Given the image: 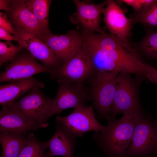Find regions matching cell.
<instances>
[{
	"mask_svg": "<svg viewBox=\"0 0 157 157\" xmlns=\"http://www.w3.org/2000/svg\"><path fill=\"white\" fill-rule=\"evenodd\" d=\"M92 44L116 63L123 72L146 77L150 65L127 39L105 32L94 35Z\"/></svg>",
	"mask_w": 157,
	"mask_h": 157,
	"instance_id": "6da1fadb",
	"label": "cell"
},
{
	"mask_svg": "<svg viewBox=\"0 0 157 157\" xmlns=\"http://www.w3.org/2000/svg\"><path fill=\"white\" fill-rule=\"evenodd\" d=\"M135 114H126L119 120L111 119L104 131L93 134L99 149L108 157H125L132 138Z\"/></svg>",
	"mask_w": 157,
	"mask_h": 157,
	"instance_id": "7a4b0ae2",
	"label": "cell"
},
{
	"mask_svg": "<svg viewBox=\"0 0 157 157\" xmlns=\"http://www.w3.org/2000/svg\"><path fill=\"white\" fill-rule=\"evenodd\" d=\"M119 73L104 72L95 73L88 80L92 105L99 118L111 119V110Z\"/></svg>",
	"mask_w": 157,
	"mask_h": 157,
	"instance_id": "3957f363",
	"label": "cell"
},
{
	"mask_svg": "<svg viewBox=\"0 0 157 157\" xmlns=\"http://www.w3.org/2000/svg\"><path fill=\"white\" fill-rule=\"evenodd\" d=\"M135 117L132 138L125 157H151L157 152V125L142 110Z\"/></svg>",
	"mask_w": 157,
	"mask_h": 157,
	"instance_id": "277c9868",
	"label": "cell"
},
{
	"mask_svg": "<svg viewBox=\"0 0 157 157\" xmlns=\"http://www.w3.org/2000/svg\"><path fill=\"white\" fill-rule=\"evenodd\" d=\"M139 81L133 78L130 73L123 72L119 73L110 120L115 119L116 115L119 113H135L142 110L139 97Z\"/></svg>",
	"mask_w": 157,
	"mask_h": 157,
	"instance_id": "5b68a950",
	"label": "cell"
},
{
	"mask_svg": "<svg viewBox=\"0 0 157 157\" xmlns=\"http://www.w3.org/2000/svg\"><path fill=\"white\" fill-rule=\"evenodd\" d=\"M95 73L88 53L82 45L73 57L59 68L51 70L50 78H57L74 83H84Z\"/></svg>",
	"mask_w": 157,
	"mask_h": 157,
	"instance_id": "8992f818",
	"label": "cell"
},
{
	"mask_svg": "<svg viewBox=\"0 0 157 157\" xmlns=\"http://www.w3.org/2000/svg\"><path fill=\"white\" fill-rule=\"evenodd\" d=\"M40 89L34 88L17 101L8 105L29 120L39 125L48 123L53 99L45 95Z\"/></svg>",
	"mask_w": 157,
	"mask_h": 157,
	"instance_id": "52a82bcc",
	"label": "cell"
},
{
	"mask_svg": "<svg viewBox=\"0 0 157 157\" xmlns=\"http://www.w3.org/2000/svg\"><path fill=\"white\" fill-rule=\"evenodd\" d=\"M59 87L55 97L53 99L49 118L69 108L85 105L91 100L88 87L83 83H74L57 80Z\"/></svg>",
	"mask_w": 157,
	"mask_h": 157,
	"instance_id": "ba28073f",
	"label": "cell"
},
{
	"mask_svg": "<svg viewBox=\"0 0 157 157\" xmlns=\"http://www.w3.org/2000/svg\"><path fill=\"white\" fill-rule=\"evenodd\" d=\"M55 122L60 123L75 137H83L84 133L90 131L102 132L106 128L97 121L92 105L79 106L68 115L57 116Z\"/></svg>",
	"mask_w": 157,
	"mask_h": 157,
	"instance_id": "9c48e42d",
	"label": "cell"
},
{
	"mask_svg": "<svg viewBox=\"0 0 157 157\" xmlns=\"http://www.w3.org/2000/svg\"><path fill=\"white\" fill-rule=\"evenodd\" d=\"M40 39L54 53L61 65L75 55L83 45L81 33L74 30L62 35L50 32Z\"/></svg>",
	"mask_w": 157,
	"mask_h": 157,
	"instance_id": "30bf717a",
	"label": "cell"
},
{
	"mask_svg": "<svg viewBox=\"0 0 157 157\" xmlns=\"http://www.w3.org/2000/svg\"><path fill=\"white\" fill-rule=\"evenodd\" d=\"M76 8V11L70 18L71 22L77 25L81 28L82 33H97L104 31L101 28V15L103 14L108 0L98 4H93L73 0Z\"/></svg>",
	"mask_w": 157,
	"mask_h": 157,
	"instance_id": "8fae6325",
	"label": "cell"
},
{
	"mask_svg": "<svg viewBox=\"0 0 157 157\" xmlns=\"http://www.w3.org/2000/svg\"><path fill=\"white\" fill-rule=\"evenodd\" d=\"M51 70L36 62L31 55L16 56L5 70L0 73V82H11L27 78L41 73L49 74Z\"/></svg>",
	"mask_w": 157,
	"mask_h": 157,
	"instance_id": "7c38bea8",
	"label": "cell"
},
{
	"mask_svg": "<svg viewBox=\"0 0 157 157\" xmlns=\"http://www.w3.org/2000/svg\"><path fill=\"white\" fill-rule=\"evenodd\" d=\"M19 45L29 51L34 58L41 61L51 70L61 65L49 47L37 36L19 29H15Z\"/></svg>",
	"mask_w": 157,
	"mask_h": 157,
	"instance_id": "4fadbf2b",
	"label": "cell"
},
{
	"mask_svg": "<svg viewBox=\"0 0 157 157\" xmlns=\"http://www.w3.org/2000/svg\"><path fill=\"white\" fill-rule=\"evenodd\" d=\"M48 125V123L39 125L32 122L9 105L2 106L0 111V133L26 135L30 131L45 128Z\"/></svg>",
	"mask_w": 157,
	"mask_h": 157,
	"instance_id": "5bb4252c",
	"label": "cell"
},
{
	"mask_svg": "<svg viewBox=\"0 0 157 157\" xmlns=\"http://www.w3.org/2000/svg\"><path fill=\"white\" fill-rule=\"evenodd\" d=\"M10 11V17L15 29L31 33L40 39L50 32L42 26L28 8L24 0L13 1Z\"/></svg>",
	"mask_w": 157,
	"mask_h": 157,
	"instance_id": "9a60e30c",
	"label": "cell"
},
{
	"mask_svg": "<svg viewBox=\"0 0 157 157\" xmlns=\"http://www.w3.org/2000/svg\"><path fill=\"white\" fill-rule=\"evenodd\" d=\"M103 14L105 27L110 33L122 39L130 35L132 24L131 19L125 15L123 10L113 0H108Z\"/></svg>",
	"mask_w": 157,
	"mask_h": 157,
	"instance_id": "2e32d148",
	"label": "cell"
},
{
	"mask_svg": "<svg viewBox=\"0 0 157 157\" xmlns=\"http://www.w3.org/2000/svg\"><path fill=\"white\" fill-rule=\"evenodd\" d=\"M56 123V131L49 140L44 142L49 149L51 157L59 156L63 157H73L76 144L75 137L60 122Z\"/></svg>",
	"mask_w": 157,
	"mask_h": 157,
	"instance_id": "e0dca14e",
	"label": "cell"
},
{
	"mask_svg": "<svg viewBox=\"0 0 157 157\" xmlns=\"http://www.w3.org/2000/svg\"><path fill=\"white\" fill-rule=\"evenodd\" d=\"M44 86L42 82L32 77L15 80L0 86V105L7 106L16 101L23 94L33 88H43Z\"/></svg>",
	"mask_w": 157,
	"mask_h": 157,
	"instance_id": "ac0fdd59",
	"label": "cell"
},
{
	"mask_svg": "<svg viewBox=\"0 0 157 157\" xmlns=\"http://www.w3.org/2000/svg\"><path fill=\"white\" fill-rule=\"evenodd\" d=\"M83 45L88 53L95 73L122 72L117 64L99 49L83 40Z\"/></svg>",
	"mask_w": 157,
	"mask_h": 157,
	"instance_id": "d6986e66",
	"label": "cell"
},
{
	"mask_svg": "<svg viewBox=\"0 0 157 157\" xmlns=\"http://www.w3.org/2000/svg\"><path fill=\"white\" fill-rule=\"evenodd\" d=\"M28 135L15 133H0V142L2 149L1 157H18L26 144Z\"/></svg>",
	"mask_w": 157,
	"mask_h": 157,
	"instance_id": "ffe728a7",
	"label": "cell"
},
{
	"mask_svg": "<svg viewBox=\"0 0 157 157\" xmlns=\"http://www.w3.org/2000/svg\"><path fill=\"white\" fill-rule=\"evenodd\" d=\"M27 142L22 150L18 157H51L44 142L37 139L34 134L29 133Z\"/></svg>",
	"mask_w": 157,
	"mask_h": 157,
	"instance_id": "44dd1931",
	"label": "cell"
},
{
	"mask_svg": "<svg viewBox=\"0 0 157 157\" xmlns=\"http://www.w3.org/2000/svg\"><path fill=\"white\" fill-rule=\"evenodd\" d=\"M132 22L139 23L150 28L157 27V0L135 12Z\"/></svg>",
	"mask_w": 157,
	"mask_h": 157,
	"instance_id": "7402d4cb",
	"label": "cell"
},
{
	"mask_svg": "<svg viewBox=\"0 0 157 157\" xmlns=\"http://www.w3.org/2000/svg\"><path fill=\"white\" fill-rule=\"evenodd\" d=\"M25 3L37 19L45 29L48 28L49 11L51 1L24 0Z\"/></svg>",
	"mask_w": 157,
	"mask_h": 157,
	"instance_id": "603a6c76",
	"label": "cell"
},
{
	"mask_svg": "<svg viewBox=\"0 0 157 157\" xmlns=\"http://www.w3.org/2000/svg\"><path fill=\"white\" fill-rule=\"evenodd\" d=\"M139 48L147 57L157 59V31H148L141 41Z\"/></svg>",
	"mask_w": 157,
	"mask_h": 157,
	"instance_id": "cb8c5ba5",
	"label": "cell"
},
{
	"mask_svg": "<svg viewBox=\"0 0 157 157\" xmlns=\"http://www.w3.org/2000/svg\"><path fill=\"white\" fill-rule=\"evenodd\" d=\"M22 47L16 46L10 41L0 42V66L8 61H11L21 51Z\"/></svg>",
	"mask_w": 157,
	"mask_h": 157,
	"instance_id": "d4e9b609",
	"label": "cell"
},
{
	"mask_svg": "<svg viewBox=\"0 0 157 157\" xmlns=\"http://www.w3.org/2000/svg\"><path fill=\"white\" fill-rule=\"evenodd\" d=\"M155 0H122L119 1L132 7L134 9L135 13L152 3Z\"/></svg>",
	"mask_w": 157,
	"mask_h": 157,
	"instance_id": "484cf974",
	"label": "cell"
},
{
	"mask_svg": "<svg viewBox=\"0 0 157 157\" xmlns=\"http://www.w3.org/2000/svg\"><path fill=\"white\" fill-rule=\"evenodd\" d=\"M0 27L5 29L13 35H16V31L10 21L6 16L2 13H0Z\"/></svg>",
	"mask_w": 157,
	"mask_h": 157,
	"instance_id": "4316f807",
	"label": "cell"
},
{
	"mask_svg": "<svg viewBox=\"0 0 157 157\" xmlns=\"http://www.w3.org/2000/svg\"><path fill=\"white\" fill-rule=\"evenodd\" d=\"M0 39L7 41H18V38L16 36L11 35L9 32L1 27H0Z\"/></svg>",
	"mask_w": 157,
	"mask_h": 157,
	"instance_id": "83f0119b",
	"label": "cell"
},
{
	"mask_svg": "<svg viewBox=\"0 0 157 157\" xmlns=\"http://www.w3.org/2000/svg\"><path fill=\"white\" fill-rule=\"evenodd\" d=\"M153 83H157V69L150 65L146 77Z\"/></svg>",
	"mask_w": 157,
	"mask_h": 157,
	"instance_id": "f1b7e54d",
	"label": "cell"
},
{
	"mask_svg": "<svg viewBox=\"0 0 157 157\" xmlns=\"http://www.w3.org/2000/svg\"><path fill=\"white\" fill-rule=\"evenodd\" d=\"M11 1L8 0H0V10H3L6 11H10L12 6L10 5Z\"/></svg>",
	"mask_w": 157,
	"mask_h": 157,
	"instance_id": "f546056e",
	"label": "cell"
}]
</instances>
